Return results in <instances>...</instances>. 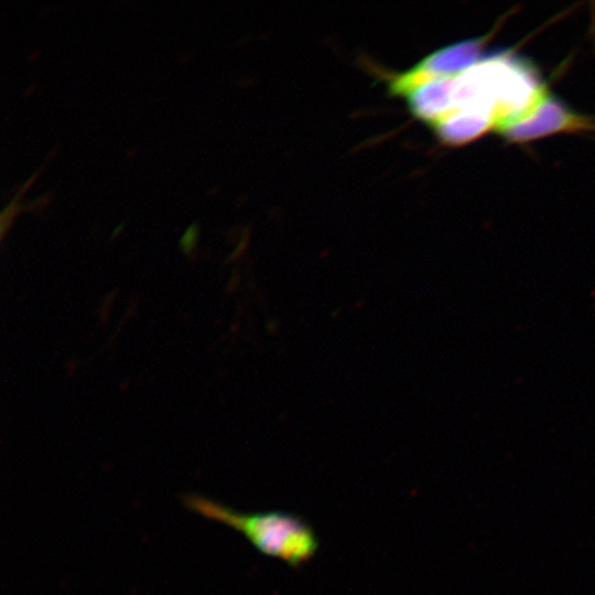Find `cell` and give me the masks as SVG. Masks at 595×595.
Returning a JSON list of instances; mask_svg holds the SVG:
<instances>
[{"label":"cell","instance_id":"2","mask_svg":"<svg viewBox=\"0 0 595 595\" xmlns=\"http://www.w3.org/2000/svg\"><path fill=\"white\" fill-rule=\"evenodd\" d=\"M588 118L575 113L556 98L548 95L538 106L498 132L511 141L523 142L550 133L589 129Z\"/></svg>","mask_w":595,"mask_h":595},{"label":"cell","instance_id":"3","mask_svg":"<svg viewBox=\"0 0 595 595\" xmlns=\"http://www.w3.org/2000/svg\"><path fill=\"white\" fill-rule=\"evenodd\" d=\"M199 236V227L196 221L192 223L180 238V247L184 253L194 250Z\"/></svg>","mask_w":595,"mask_h":595},{"label":"cell","instance_id":"1","mask_svg":"<svg viewBox=\"0 0 595 595\" xmlns=\"http://www.w3.org/2000/svg\"><path fill=\"white\" fill-rule=\"evenodd\" d=\"M183 502L193 512L240 532L261 553L291 566L310 561L318 549L313 529L295 515L283 511L237 512L197 494L185 495Z\"/></svg>","mask_w":595,"mask_h":595},{"label":"cell","instance_id":"4","mask_svg":"<svg viewBox=\"0 0 595 595\" xmlns=\"http://www.w3.org/2000/svg\"><path fill=\"white\" fill-rule=\"evenodd\" d=\"M123 226H125L123 223L119 224V225L113 229V231H112V234H111V238L116 237V236L122 230Z\"/></svg>","mask_w":595,"mask_h":595}]
</instances>
